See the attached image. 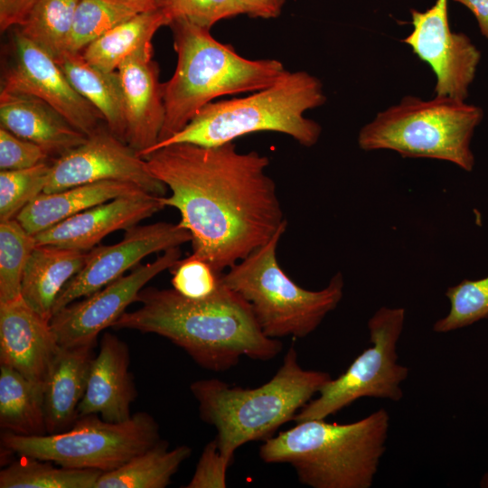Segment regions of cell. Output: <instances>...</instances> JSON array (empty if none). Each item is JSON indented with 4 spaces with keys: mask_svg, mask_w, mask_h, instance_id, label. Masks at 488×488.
I'll use <instances>...</instances> for the list:
<instances>
[{
    "mask_svg": "<svg viewBox=\"0 0 488 488\" xmlns=\"http://www.w3.org/2000/svg\"><path fill=\"white\" fill-rule=\"evenodd\" d=\"M144 158L169 190L164 207L179 211L191 234L192 256L222 274L268 241L286 221L269 159L241 153L234 142L217 146L189 143L156 149Z\"/></svg>",
    "mask_w": 488,
    "mask_h": 488,
    "instance_id": "obj_1",
    "label": "cell"
},
{
    "mask_svg": "<svg viewBox=\"0 0 488 488\" xmlns=\"http://www.w3.org/2000/svg\"><path fill=\"white\" fill-rule=\"evenodd\" d=\"M136 302L141 306L126 311L114 329L164 337L208 371H228L242 356L267 361L283 349L278 339L262 332L249 304L221 277L217 291L204 299L187 298L174 288L150 286L140 291Z\"/></svg>",
    "mask_w": 488,
    "mask_h": 488,
    "instance_id": "obj_2",
    "label": "cell"
},
{
    "mask_svg": "<svg viewBox=\"0 0 488 488\" xmlns=\"http://www.w3.org/2000/svg\"><path fill=\"white\" fill-rule=\"evenodd\" d=\"M389 430L385 408L347 424L310 419L264 441L258 455L267 464H289L312 488H370Z\"/></svg>",
    "mask_w": 488,
    "mask_h": 488,
    "instance_id": "obj_3",
    "label": "cell"
},
{
    "mask_svg": "<svg viewBox=\"0 0 488 488\" xmlns=\"http://www.w3.org/2000/svg\"><path fill=\"white\" fill-rule=\"evenodd\" d=\"M169 26L177 61L173 76L163 83L165 117L158 142L182 130L215 99L263 89L287 72L280 61L240 56L214 39L210 29L185 19L176 18Z\"/></svg>",
    "mask_w": 488,
    "mask_h": 488,
    "instance_id": "obj_4",
    "label": "cell"
},
{
    "mask_svg": "<svg viewBox=\"0 0 488 488\" xmlns=\"http://www.w3.org/2000/svg\"><path fill=\"white\" fill-rule=\"evenodd\" d=\"M331 379L328 372L302 368L291 345L276 374L258 388L206 379L192 382L190 390L201 419L217 430L221 455L231 462L242 445L274 436Z\"/></svg>",
    "mask_w": 488,
    "mask_h": 488,
    "instance_id": "obj_5",
    "label": "cell"
},
{
    "mask_svg": "<svg viewBox=\"0 0 488 488\" xmlns=\"http://www.w3.org/2000/svg\"><path fill=\"white\" fill-rule=\"evenodd\" d=\"M325 101L317 77L305 70H287L277 82L249 96L207 104L182 130L158 142L144 156L168 145L217 146L261 131L285 134L310 147L317 143L322 127L305 112Z\"/></svg>",
    "mask_w": 488,
    "mask_h": 488,
    "instance_id": "obj_6",
    "label": "cell"
},
{
    "mask_svg": "<svg viewBox=\"0 0 488 488\" xmlns=\"http://www.w3.org/2000/svg\"><path fill=\"white\" fill-rule=\"evenodd\" d=\"M483 117L480 107L462 99L407 96L365 125L358 145L364 151L387 149L403 157L447 161L471 172V140Z\"/></svg>",
    "mask_w": 488,
    "mask_h": 488,
    "instance_id": "obj_7",
    "label": "cell"
},
{
    "mask_svg": "<svg viewBox=\"0 0 488 488\" xmlns=\"http://www.w3.org/2000/svg\"><path fill=\"white\" fill-rule=\"evenodd\" d=\"M286 221L265 244L222 273V282L250 305L262 332L270 338H304L321 324L339 305L344 281L336 273L317 291L298 286L280 267L277 258Z\"/></svg>",
    "mask_w": 488,
    "mask_h": 488,
    "instance_id": "obj_8",
    "label": "cell"
},
{
    "mask_svg": "<svg viewBox=\"0 0 488 488\" xmlns=\"http://www.w3.org/2000/svg\"><path fill=\"white\" fill-rule=\"evenodd\" d=\"M159 440L157 422L141 411L123 422H108L97 414L79 417L71 427L55 434L1 435L2 446L19 456L103 473L117 469Z\"/></svg>",
    "mask_w": 488,
    "mask_h": 488,
    "instance_id": "obj_9",
    "label": "cell"
},
{
    "mask_svg": "<svg viewBox=\"0 0 488 488\" xmlns=\"http://www.w3.org/2000/svg\"><path fill=\"white\" fill-rule=\"evenodd\" d=\"M402 307H380L368 321L371 346L365 349L336 379L328 380L294 417L296 423L325 419L361 398L399 401L408 368L399 362L398 343L404 328Z\"/></svg>",
    "mask_w": 488,
    "mask_h": 488,
    "instance_id": "obj_10",
    "label": "cell"
},
{
    "mask_svg": "<svg viewBox=\"0 0 488 488\" xmlns=\"http://www.w3.org/2000/svg\"><path fill=\"white\" fill-rule=\"evenodd\" d=\"M107 180L130 183L159 197L167 191L165 184L150 173L145 159L105 125L54 160L43 192Z\"/></svg>",
    "mask_w": 488,
    "mask_h": 488,
    "instance_id": "obj_11",
    "label": "cell"
},
{
    "mask_svg": "<svg viewBox=\"0 0 488 488\" xmlns=\"http://www.w3.org/2000/svg\"><path fill=\"white\" fill-rule=\"evenodd\" d=\"M181 255L179 247L169 249L153 262L137 265L128 275L55 313L50 324L59 345L97 344L99 334L112 327L127 307L136 302L145 286L163 271L170 269Z\"/></svg>",
    "mask_w": 488,
    "mask_h": 488,
    "instance_id": "obj_12",
    "label": "cell"
},
{
    "mask_svg": "<svg viewBox=\"0 0 488 488\" xmlns=\"http://www.w3.org/2000/svg\"><path fill=\"white\" fill-rule=\"evenodd\" d=\"M410 14L413 30L402 42L430 66L436 79L435 95L465 100L481 52L466 34L451 30L448 0H436L425 12L411 9Z\"/></svg>",
    "mask_w": 488,
    "mask_h": 488,
    "instance_id": "obj_13",
    "label": "cell"
},
{
    "mask_svg": "<svg viewBox=\"0 0 488 488\" xmlns=\"http://www.w3.org/2000/svg\"><path fill=\"white\" fill-rule=\"evenodd\" d=\"M190 241V232L179 223L160 221L126 230L119 242L100 245L89 250L82 268L59 295L52 315L69 304L91 295L124 276L146 256Z\"/></svg>",
    "mask_w": 488,
    "mask_h": 488,
    "instance_id": "obj_14",
    "label": "cell"
},
{
    "mask_svg": "<svg viewBox=\"0 0 488 488\" xmlns=\"http://www.w3.org/2000/svg\"><path fill=\"white\" fill-rule=\"evenodd\" d=\"M14 49V61L4 73L1 90L43 100L86 136L101 126V114L73 88L52 55L18 32Z\"/></svg>",
    "mask_w": 488,
    "mask_h": 488,
    "instance_id": "obj_15",
    "label": "cell"
},
{
    "mask_svg": "<svg viewBox=\"0 0 488 488\" xmlns=\"http://www.w3.org/2000/svg\"><path fill=\"white\" fill-rule=\"evenodd\" d=\"M153 46L126 58L119 76L126 119V142L143 157L159 140L165 110L159 68L153 61Z\"/></svg>",
    "mask_w": 488,
    "mask_h": 488,
    "instance_id": "obj_16",
    "label": "cell"
},
{
    "mask_svg": "<svg viewBox=\"0 0 488 488\" xmlns=\"http://www.w3.org/2000/svg\"><path fill=\"white\" fill-rule=\"evenodd\" d=\"M60 348L50 320L30 307L22 296L0 303V365L43 384Z\"/></svg>",
    "mask_w": 488,
    "mask_h": 488,
    "instance_id": "obj_17",
    "label": "cell"
},
{
    "mask_svg": "<svg viewBox=\"0 0 488 488\" xmlns=\"http://www.w3.org/2000/svg\"><path fill=\"white\" fill-rule=\"evenodd\" d=\"M161 197L146 192L100 203L34 235L37 245L88 251L107 235L128 230L163 210Z\"/></svg>",
    "mask_w": 488,
    "mask_h": 488,
    "instance_id": "obj_18",
    "label": "cell"
},
{
    "mask_svg": "<svg viewBox=\"0 0 488 488\" xmlns=\"http://www.w3.org/2000/svg\"><path fill=\"white\" fill-rule=\"evenodd\" d=\"M129 363L127 343L105 333L90 367L87 389L78 408L79 417L97 414L108 422L131 418L130 406L136 398V389Z\"/></svg>",
    "mask_w": 488,
    "mask_h": 488,
    "instance_id": "obj_19",
    "label": "cell"
},
{
    "mask_svg": "<svg viewBox=\"0 0 488 488\" xmlns=\"http://www.w3.org/2000/svg\"><path fill=\"white\" fill-rule=\"evenodd\" d=\"M0 123L58 157L87 138L46 102L23 93L0 91Z\"/></svg>",
    "mask_w": 488,
    "mask_h": 488,
    "instance_id": "obj_20",
    "label": "cell"
},
{
    "mask_svg": "<svg viewBox=\"0 0 488 488\" xmlns=\"http://www.w3.org/2000/svg\"><path fill=\"white\" fill-rule=\"evenodd\" d=\"M97 344L61 347L44 380L47 434L65 431L79 418Z\"/></svg>",
    "mask_w": 488,
    "mask_h": 488,
    "instance_id": "obj_21",
    "label": "cell"
},
{
    "mask_svg": "<svg viewBox=\"0 0 488 488\" xmlns=\"http://www.w3.org/2000/svg\"><path fill=\"white\" fill-rule=\"evenodd\" d=\"M143 192H145L138 186L122 181L107 180L80 184L55 192L41 193L15 219L28 232L36 235L100 203Z\"/></svg>",
    "mask_w": 488,
    "mask_h": 488,
    "instance_id": "obj_22",
    "label": "cell"
},
{
    "mask_svg": "<svg viewBox=\"0 0 488 488\" xmlns=\"http://www.w3.org/2000/svg\"><path fill=\"white\" fill-rule=\"evenodd\" d=\"M88 253L89 250L36 245L23 272V299L42 317L51 320L59 295L82 268Z\"/></svg>",
    "mask_w": 488,
    "mask_h": 488,
    "instance_id": "obj_23",
    "label": "cell"
},
{
    "mask_svg": "<svg viewBox=\"0 0 488 488\" xmlns=\"http://www.w3.org/2000/svg\"><path fill=\"white\" fill-rule=\"evenodd\" d=\"M55 60L73 88L101 114L108 129L126 142L124 100L117 71L93 66L81 52L66 51Z\"/></svg>",
    "mask_w": 488,
    "mask_h": 488,
    "instance_id": "obj_24",
    "label": "cell"
},
{
    "mask_svg": "<svg viewBox=\"0 0 488 488\" xmlns=\"http://www.w3.org/2000/svg\"><path fill=\"white\" fill-rule=\"evenodd\" d=\"M172 22L165 7L138 13L96 39L81 53L93 66L115 71L126 58L151 45L156 32Z\"/></svg>",
    "mask_w": 488,
    "mask_h": 488,
    "instance_id": "obj_25",
    "label": "cell"
},
{
    "mask_svg": "<svg viewBox=\"0 0 488 488\" xmlns=\"http://www.w3.org/2000/svg\"><path fill=\"white\" fill-rule=\"evenodd\" d=\"M166 440H159L115 470L103 473L95 488H164L181 465L192 455V448L182 445L169 449Z\"/></svg>",
    "mask_w": 488,
    "mask_h": 488,
    "instance_id": "obj_26",
    "label": "cell"
},
{
    "mask_svg": "<svg viewBox=\"0 0 488 488\" xmlns=\"http://www.w3.org/2000/svg\"><path fill=\"white\" fill-rule=\"evenodd\" d=\"M0 427L22 436L47 434L44 385L0 365Z\"/></svg>",
    "mask_w": 488,
    "mask_h": 488,
    "instance_id": "obj_27",
    "label": "cell"
},
{
    "mask_svg": "<svg viewBox=\"0 0 488 488\" xmlns=\"http://www.w3.org/2000/svg\"><path fill=\"white\" fill-rule=\"evenodd\" d=\"M9 464L0 471V488H95L103 472L70 468L33 457Z\"/></svg>",
    "mask_w": 488,
    "mask_h": 488,
    "instance_id": "obj_28",
    "label": "cell"
},
{
    "mask_svg": "<svg viewBox=\"0 0 488 488\" xmlns=\"http://www.w3.org/2000/svg\"><path fill=\"white\" fill-rule=\"evenodd\" d=\"M80 0H37L19 33L57 59L67 51Z\"/></svg>",
    "mask_w": 488,
    "mask_h": 488,
    "instance_id": "obj_29",
    "label": "cell"
},
{
    "mask_svg": "<svg viewBox=\"0 0 488 488\" xmlns=\"http://www.w3.org/2000/svg\"><path fill=\"white\" fill-rule=\"evenodd\" d=\"M36 245L16 219L0 221V303L22 296L23 272Z\"/></svg>",
    "mask_w": 488,
    "mask_h": 488,
    "instance_id": "obj_30",
    "label": "cell"
},
{
    "mask_svg": "<svg viewBox=\"0 0 488 488\" xmlns=\"http://www.w3.org/2000/svg\"><path fill=\"white\" fill-rule=\"evenodd\" d=\"M136 14L132 8L108 0H80L67 51L81 52L111 28Z\"/></svg>",
    "mask_w": 488,
    "mask_h": 488,
    "instance_id": "obj_31",
    "label": "cell"
},
{
    "mask_svg": "<svg viewBox=\"0 0 488 488\" xmlns=\"http://www.w3.org/2000/svg\"><path fill=\"white\" fill-rule=\"evenodd\" d=\"M450 309L433 325L436 333H449L488 318V276L464 279L446 292Z\"/></svg>",
    "mask_w": 488,
    "mask_h": 488,
    "instance_id": "obj_32",
    "label": "cell"
},
{
    "mask_svg": "<svg viewBox=\"0 0 488 488\" xmlns=\"http://www.w3.org/2000/svg\"><path fill=\"white\" fill-rule=\"evenodd\" d=\"M52 173L46 162L18 170L0 172V221L15 219L19 212L44 192Z\"/></svg>",
    "mask_w": 488,
    "mask_h": 488,
    "instance_id": "obj_33",
    "label": "cell"
},
{
    "mask_svg": "<svg viewBox=\"0 0 488 488\" xmlns=\"http://www.w3.org/2000/svg\"><path fill=\"white\" fill-rule=\"evenodd\" d=\"M173 288L190 299L212 296L221 284V275L206 261L192 255L179 259L170 269Z\"/></svg>",
    "mask_w": 488,
    "mask_h": 488,
    "instance_id": "obj_34",
    "label": "cell"
},
{
    "mask_svg": "<svg viewBox=\"0 0 488 488\" xmlns=\"http://www.w3.org/2000/svg\"><path fill=\"white\" fill-rule=\"evenodd\" d=\"M164 7L173 21L183 18L206 29L221 20L246 14L237 0H164Z\"/></svg>",
    "mask_w": 488,
    "mask_h": 488,
    "instance_id": "obj_35",
    "label": "cell"
},
{
    "mask_svg": "<svg viewBox=\"0 0 488 488\" xmlns=\"http://www.w3.org/2000/svg\"><path fill=\"white\" fill-rule=\"evenodd\" d=\"M50 155L37 144L0 127V168L18 170L46 162Z\"/></svg>",
    "mask_w": 488,
    "mask_h": 488,
    "instance_id": "obj_36",
    "label": "cell"
},
{
    "mask_svg": "<svg viewBox=\"0 0 488 488\" xmlns=\"http://www.w3.org/2000/svg\"><path fill=\"white\" fill-rule=\"evenodd\" d=\"M230 461L223 457L216 437L210 441L201 455L195 472L184 488H224Z\"/></svg>",
    "mask_w": 488,
    "mask_h": 488,
    "instance_id": "obj_37",
    "label": "cell"
},
{
    "mask_svg": "<svg viewBox=\"0 0 488 488\" xmlns=\"http://www.w3.org/2000/svg\"><path fill=\"white\" fill-rule=\"evenodd\" d=\"M37 0H0V30L20 27Z\"/></svg>",
    "mask_w": 488,
    "mask_h": 488,
    "instance_id": "obj_38",
    "label": "cell"
},
{
    "mask_svg": "<svg viewBox=\"0 0 488 488\" xmlns=\"http://www.w3.org/2000/svg\"><path fill=\"white\" fill-rule=\"evenodd\" d=\"M252 18L273 19L281 14L286 0H237Z\"/></svg>",
    "mask_w": 488,
    "mask_h": 488,
    "instance_id": "obj_39",
    "label": "cell"
},
{
    "mask_svg": "<svg viewBox=\"0 0 488 488\" xmlns=\"http://www.w3.org/2000/svg\"><path fill=\"white\" fill-rule=\"evenodd\" d=\"M467 7L475 16L482 35L488 40V0H453Z\"/></svg>",
    "mask_w": 488,
    "mask_h": 488,
    "instance_id": "obj_40",
    "label": "cell"
},
{
    "mask_svg": "<svg viewBox=\"0 0 488 488\" xmlns=\"http://www.w3.org/2000/svg\"><path fill=\"white\" fill-rule=\"evenodd\" d=\"M126 5L137 13L152 11L164 7V0H108Z\"/></svg>",
    "mask_w": 488,
    "mask_h": 488,
    "instance_id": "obj_41",
    "label": "cell"
},
{
    "mask_svg": "<svg viewBox=\"0 0 488 488\" xmlns=\"http://www.w3.org/2000/svg\"><path fill=\"white\" fill-rule=\"evenodd\" d=\"M480 486L482 488H488V472H486L481 478Z\"/></svg>",
    "mask_w": 488,
    "mask_h": 488,
    "instance_id": "obj_42",
    "label": "cell"
}]
</instances>
